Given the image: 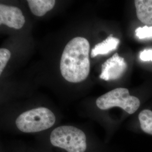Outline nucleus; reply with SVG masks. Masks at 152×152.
Returning a JSON list of instances; mask_svg holds the SVG:
<instances>
[{
    "mask_svg": "<svg viewBox=\"0 0 152 152\" xmlns=\"http://www.w3.org/2000/svg\"><path fill=\"white\" fill-rule=\"evenodd\" d=\"M90 44L81 37L73 38L66 44L60 60V72L67 81L78 83L85 80L89 75Z\"/></svg>",
    "mask_w": 152,
    "mask_h": 152,
    "instance_id": "nucleus-1",
    "label": "nucleus"
},
{
    "mask_svg": "<svg viewBox=\"0 0 152 152\" xmlns=\"http://www.w3.org/2000/svg\"><path fill=\"white\" fill-rule=\"evenodd\" d=\"M53 145L68 152H85L87 148L86 136L80 129L71 126L56 128L50 135Z\"/></svg>",
    "mask_w": 152,
    "mask_h": 152,
    "instance_id": "nucleus-2",
    "label": "nucleus"
},
{
    "mask_svg": "<svg viewBox=\"0 0 152 152\" xmlns=\"http://www.w3.org/2000/svg\"><path fill=\"white\" fill-rule=\"evenodd\" d=\"M55 115L49 109L39 107L26 111L16 120V127L25 133L38 132L51 127L55 122Z\"/></svg>",
    "mask_w": 152,
    "mask_h": 152,
    "instance_id": "nucleus-3",
    "label": "nucleus"
},
{
    "mask_svg": "<svg viewBox=\"0 0 152 152\" xmlns=\"http://www.w3.org/2000/svg\"><path fill=\"white\" fill-rule=\"evenodd\" d=\"M98 108L107 110L115 107L123 109L129 114L136 112L140 105V100L130 95L129 91L126 88H117L104 94L96 101Z\"/></svg>",
    "mask_w": 152,
    "mask_h": 152,
    "instance_id": "nucleus-4",
    "label": "nucleus"
},
{
    "mask_svg": "<svg viewBox=\"0 0 152 152\" xmlns=\"http://www.w3.org/2000/svg\"><path fill=\"white\" fill-rule=\"evenodd\" d=\"M127 68L125 59L115 53L104 63L100 78L107 81L117 80L124 75Z\"/></svg>",
    "mask_w": 152,
    "mask_h": 152,
    "instance_id": "nucleus-5",
    "label": "nucleus"
},
{
    "mask_svg": "<svg viewBox=\"0 0 152 152\" xmlns=\"http://www.w3.org/2000/svg\"><path fill=\"white\" fill-rule=\"evenodd\" d=\"M22 11L17 7L0 5V24L16 29L22 28L25 23Z\"/></svg>",
    "mask_w": 152,
    "mask_h": 152,
    "instance_id": "nucleus-6",
    "label": "nucleus"
},
{
    "mask_svg": "<svg viewBox=\"0 0 152 152\" xmlns=\"http://www.w3.org/2000/svg\"><path fill=\"white\" fill-rule=\"evenodd\" d=\"M136 15L145 25H152V0H135Z\"/></svg>",
    "mask_w": 152,
    "mask_h": 152,
    "instance_id": "nucleus-7",
    "label": "nucleus"
},
{
    "mask_svg": "<svg viewBox=\"0 0 152 152\" xmlns=\"http://www.w3.org/2000/svg\"><path fill=\"white\" fill-rule=\"evenodd\" d=\"M120 42V41L118 38L113 37L112 35H110L103 41L95 46L91 51V56L95 58L99 55L108 54L111 51L116 50Z\"/></svg>",
    "mask_w": 152,
    "mask_h": 152,
    "instance_id": "nucleus-8",
    "label": "nucleus"
},
{
    "mask_svg": "<svg viewBox=\"0 0 152 152\" xmlns=\"http://www.w3.org/2000/svg\"><path fill=\"white\" fill-rule=\"evenodd\" d=\"M27 2L32 12L37 16H44L55 4L54 0H28Z\"/></svg>",
    "mask_w": 152,
    "mask_h": 152,
    "instance_id": "nucleus-9",
    "label": "nucleus"
},
{
    "mask_svg": "<svg viewBox=\"0 0 152 152\" xmlns=\"http://www.w3.org/2000/svg\"><path fill=\"white\" fill-rule=\"evenodd\" d=\"M141 130L152 135V111L149 109L142 110L139 114Z\"/></svg>",
    "mask_w": 152,
    "mask_h": 152,
    "instance_id": "nucleus-10",
    "label": "nucleus"
},
{
    "mask_svg": "<svg viewBox=\"0 0 152 152\" xmlns=\"http://www.w3.org/2000/svg\"><path fill=\"white\" fill-rule=\"evenodd\" d=\"M11 53L8 49H0V74L1 75L7 62L10 58Z\"/></svg>",
    "mask_w": 152,
    "mask_h": 152,
    "instance_id": "nucleus-11",
    "label": "nucleus"
},
{
    "mask_svg": "<svg viewBox=\"0 0 152 152\" xmlns=\"http://www.w3.org/2000/svg\"><path fill=\"white\" fill-rule=\"evenodd\" d=\"M136 36L139 39L152 37V26L137 28L135 31Z\"/></svg>",
    "mask_w": 152,
    "mask_h": 152,
    "instance_id": "nucleus-12",
    "label": "nucleus"
},
{
    "mask_svg": "<svg viewBox=\"0 0 152 152\" xmlns=\"http://www.w3.org/2000/svg\"><path fill=\"white\" fill-rule=\"evenodd\" d=\"M140 59L143 61H152V49H145L141 51Z\"/></svg>",
    "mask_w": 152,
    "mask_h": 152,
    "instance_id": "nucleus-13",
    "label": "nucleus"
}]
</instances>
